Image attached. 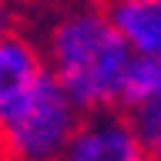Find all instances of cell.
Instances as JSON below:
<instances>
[{
  "label": "cell",
  "instance_id": "obj_1",
  "mask_svg": "<svg viewBox=\"0 0 161 161\" xmlns=\"http://www.w3.org/2000/svg\"><path fill=\"white\" fill-rule=\"evenodd\" d=\"M47 70L84 114L121 111L131 47L111 24L104 0H50L34 24Z\"/></svg>",
  "mask_w": 161,
  "mask_h": 161
},
{
  "label": "cell",
  "instance_id": "obj_2",
  "mask_svg": "<svg viewBox=\"0 0 161 161\" xmlns=\"http://www.w3.org/2000/svg\"><path fill=\"white\" fill-rule=\"evenodd\" d=\"M80 121L84 111L70 101L57 77L44 70L37 84L0 118V158L57 161Z\"/></svg>",
  "mask_w": 161,
  "mask_h": 161
},
{
  "label": "cell",
  "instance_id": "obj_3",
  "mask_svg": "<svg viewBox=\"0 0 161 161\" xmlns=\"http://www.w3.org/2000/svg\"><path fill=\"white\" fill-rule=\"evenodd\" d=\"M57 161H151V154L134 138L124 111L114 108L84 114Z\"/></svg>",
  "mask_w": 161,
  "mask_h": 161
},
{
  "label": "cell",
  "instance_id": "obj_4",
  "mask_svg": "<svg viewBox=\"0 0 161 161\" xmlns=\"http://www.w3.org/2000/svg\"><path fill=\"white\" fill-rule=\"evenodd\" d=\"M47 64L30 30L14 27L0 37V118L37 84Z\"/></svg>",
  "mask_w": 161,
  "mask_h": 161
},
{
  "label": "cell",
  "instance_id": "obj_5",
  "mask_svg": "<svg viewBox=\"0 0 161 161\" xmlns=\"http://www.w3.org/2000/svg\"><path fill=\"white\" fill-rule=\"evenodd\" d=\"M104 7L131 54H161V0H108Z\"/></svg>",
  "mask_w": 161,
  "mask_h": 161
},
{
  "label": "cell",
  "instance_id": "obj_6",
  "mask_svg": "<svg viewBox=\"0 0 161 161\" xmlns=\"http://www.w3.org/2000/svg\"><path fill=\"white\" fill-rule=\"evenodd\" d=\"M161 97V54L158 57H144L134 54L124 74V91H121V111L138 104V101Z\"/></svg>",
  "mask_w": 161,
  "mask_h": 161
},
{
  "label": "cell",
  "instance_id": "obj_7",
  "mask_svg": "<svg viewBox=\"0 0 161 161\" xmlns=\"http://www.w3.org/2000/svg\"><path fill=\"white\" fill-rule=\"evenodd\" d=\"M124 118H128L134 138L141 141V148L151 154V161H161V97L138 101V104L124 108Z\"/></svg>",
  "mask_w": 161,
  "mask_h": 161
},
{
  "label": "cell",
  "instance_id": "obj_8",
  "mask_svg": "<svg viewBox=\"0 0 161 161\" xmlns=\"http://www.w3.org/2000/svg\"><path fill=\"white\" fill-rule=\"evenodd\" d=\"M14 27H17V7L14 0H0V37L10 34Z\"/></svg>",
  "mask_w": 161,
  "mask_h": 161
},
{
  "label": "cell",
  "instance_id": "obj_9",
  "mask_svg": "<svg viewBox=\"0 0 161 161\" xmlns=\"http://www.w3.org/2000/svg\"><path fill=\"white\" fill-rule=\"evenodd\" d=\"M0 161H7V158H0Z\"/></svg>",
  "mask_w": 161,
  "mask_h": 161
},
{
  "label": "cell",
  "instance_id": "obj_10",
  "mask_svg": "<svg viewBox=\"0 0 161 161\" xmlns=\"http://www.w3.org/2000/svg\"><path fill=\"white\" fill-rule=\"evenodd\" d=\"M104 3H108V0H104Z\"/></svg>",
  "mask_w": 161,
  "mask_h": 161
}]
</instances>
